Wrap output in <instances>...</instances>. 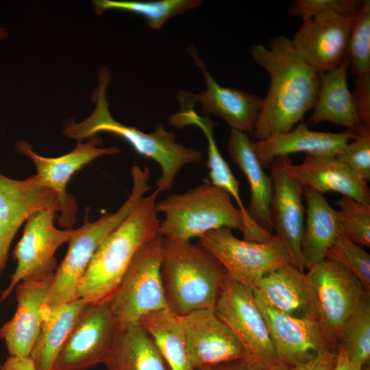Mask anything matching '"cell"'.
<instances>
[{
    "label": "cell",
    "instance_id": "obj_1",
    "mask_svg": "<svg viewBox=\"0 0 370 370\" xmlns=\"http://www.w3.org/2000/svg\"><path fill=\"white\" fill-rule=\"evenodd\" d=\"M250 54L270 77L252 134L264 140L290 131L313 108L320 73L301 58L284 36L271 38L268 46L253 45Z\"/></svg>",
    "mask_w": 370,
    "mask_h": 370
},
{
    "label": "cell",
    "instance_id": "obj_2",
    "mask_svg": "<svg viewBox=\"0 0 370 370\" xmlns=\"http://www.w3.org/2000/svg\"><path fill=\"white\" fill-rule=\"evenodd\" d=\"M110 79V70L106 66L101 68L98 73V86L91 96L95 103L94 111L80 123L73 119L67 120L63 126V134L77 142H82L99 132H109L120 136L137 153L159 164L161 174L156 182V190L159 193L170 190L184 166L202 160V151L176 142L174 133L166 131L161 123L156 126L153 132L145 133L116 121L110 114L106 99Z\"/></svg>",
    "mask_w": 370,
    "mask_h": 370
},
{
    "label": "cell",
    "instance_id": "obj_3",
    "mask_svg": "<svg viewBox=\"0 0 370 370\" xmlns=\"http://www.w3.org/2000/svg\"><path fill=\"white\" fill-rule=\"evenodd\" d=\"M156 190L145 196L131 214L101 243L79 286L78 298L88 303L108 300L133 258L159 234Z\"/></svg>",
    "mask_w": 370,
    "mask_h": 370
},
{
    "label": "cell",
    "instance_id": "obj_4",
    "mask_svg": "<svg viewBox=\"0 0 370 370\" xmlns=\"http://www.w3.org/2000/svg\"><path fill=\"white\" fill-rule=\"evenodd\" d=\"M227 275L220 262L200 245L163 238L162 281L168 308L176 314L214 308Z\"/></svg>",
    "mask_w": 370,
    "mask_h": 370
},
{
    "label": "cell",
    "instance_id": "obj_5",
    "mask_svg": "<svg viewBox=\"0 0 370 370\" xmlns=\"http://www.w3.org/2000/svg\"><path fill=\"white\" fill-rule=\"evenodd\" d=\"M132 188L128 198L114 212L90 222L88 212L82 225L68 242L66 256L57 267L44 308L52 309L78 298L82 278L99 245L137 207L149 190L150 172L134 164L131 169Z\"/></svg>",
    "mask_w": 370,
    "mask_h": 370
},
{
    "label": "cell",
    "instance_id": "obj_6",
    "mask_svg": "<svg viewBox=\"0 0 370 370\" xmlns=\"http://www.w3.org/2000/svg\"><path fill=\"white\" fill-rule=\"evenodd\" d=\"M158 213L164 215L159 232L172 242H188L217 229L245 232L244 217L223 189L205 183L180 194H171L156 204Z\"/></svg>",
    "mask_w": 370,
    "mask_h": 370
},
{
    "label": "cell",
    "instance_id": "obj_7",
    "mask_svg": "<svg viewBox=\"0 0 370 370\" xmlns=\"http://www.w3.org/2000/svg\"><path fill=\"white\" fill-rule=\"evenodd\" d=\"M162 242L159 234L139 249L109 299L121 327L168 308L161 277Z\"/></svg>",
    "mask_w": 370,
    "mask_h": 370
},
{
    "label": "cell",
    "instance_id": "obj_8",
    "mask_svg": "<svg viewBox=\"0 0 370 370\" xmlns=\"http://www.w3.org/2000/svg\"><path fill=\"white\" fill-rule=\"evenodd\" d=\"M214 310L243 345L247 362L260 370L286 369L278 360L266 321L251 289L227 274Z\"/></svg>",
    "mask_w": 370,
    "mask_h": 370
},
{
    "label": "cell",
    "instance_id": "obj_9",
    "mask_svg": "<svg viewBox=\"0 0 370 370\" xmlns=\"http://www.w3.org/2000/svg\"><path fill=\"white\" fill-rule=\"evenodd\" d=\"M199 238L198 245L214 257L234 280L251 291L266 273L291 262L284 245L275 235L267 242H252L240 239L232 230L223 227Z\"/></svg>",
    "mask_w": 370,
    "mask_h": 370
},
{
    "label": "cell",
    "instance_id": "obj_10",
    "mask_svg": "<svg viewBox=\"0 0 370 370\" xmlns=\"http://www.w3.org/2000/svg\"><path fill=\"white\" fill-rule=\"evenodd\" d=\"M306 275L316 319L328 341L338 348L345 323L367 292L351 272L328 258L314 264Z\"/></svg>",
    "mask_w": 370,
    "mask_h": 370
},
{
    "label": "cell",
    "instance_id": "obj_11",
    "mask_svg": "<svg viewBox=\"0 0 370 370\" xmlns=\"http://www.w3.org/2000/svg\"><path fill=\"white\" fill-rule=\"evenodd\" d=\"M120 328L109 299L89 303L69 332L56 357L53 370H87L103 364Z\"/></svg>",
    "mask_w": 370,
    "mask_h": 370
},
{
    "label": "cell",
    "instance_id": "obj_12",
    "mask_svg": "<svg viewBox=\"0 0 370 370\" xmlns=\"http://www.w3.org/2000/svg\"><path fill=\"white\" fill-rule=\"evenodd\" d=\"M55 213L51 210H39L26 220L22 236L12 253L16 267L8 286L1 294L0 303L10 296L21 281L54 275L58 267L55 252L76 232L73 228H57L53 223Z\"/></svg>",
    "mask_w": 370,
    "mask_h": 370
},
{
    "label": "cell",
    "instance_id": "obj_13",
    "mask_svg": "<svg viewBox=\"0 0 370 370\" xmlns=\"http://www.w3.org/2000/svg\"><path fill=\"white\" fill-rule=\"evenodd\" d=\"M102 143V139L95 135L89 138L86 143L78 142L71 151L56 158L37 154L25 140H19L15 145L17 153L27 156L32 160L36 171L35 175L40 182L56 193L61 208L58 222L64 229L72 228L77 210L75 198L66 190L71 177L95 159L120 152L119 149L115 146L99 147Z\"/></svg>",
    "mask_w": 370,
    "mask_h": 370
},
{
    "label": "cell",
    "instance_id": "obj_14",
    "mask_svg": "<svg viewBox=\"0 0 370 370\" xmlns=\"http://www.w3.org/2000/svg\"><path fill=\"white\" fill-rule=\"evenodd\" d=\"M188 356L194 370H210L247 354L236 336L214 308L201 309L181 317Z\"/></svg>",
    "mask_w": 370,
    "mask_h": 370
},
{
    "label": "cell",
    "instance_id": "obj_15",
    "mask_svg": "<svg viewBox=\"0 0 370 370\" xmlns=\"http://www.w3.org/2000/svg\"><path fill=\"white\" fill-rule=\"evenodd\" d=\"M43 209L55 212L61 210L56 193L36 175L16 180L0 173V277L17 231L32 214Z\"/></svg>",
    "mask_w": 370,
    "mask_h": 370
},
{
    "label": "cell",
    "instance_id": "obj_16",
    "mask_svg": "<svg viewBox=\"0 0 370 370\" xmlns=\"http://www.w3.org/2000/svg\"><path fill=\"white\" fill-rule=\"evenodd\" d=\"M255 299L266 321L278 360L285 369L308 362L320 354L338 352V348L326 338L317 319L294 317Z\"/></svg>",
    "mask_w": 370,
    "mask_h": 370
},
{
    "label": "cell",
    "instance_id": "obj_17",
    "mask_svg": "<svg viewBox=\"0 0 370 370\" xmlns=\"http://www.w3.org/2000/svg\"><path fill=\"white\" fill-rule=\"evenodd\" d=\"M354 18L327 13L304 21L291 39L293 47L319 73L334 69L347 56Z\"/></svg>",
    "mask_w": 370,
    "mask_h": 370
},
{
    "label": "cell",
    "instance_id": "obj_18",
    "mask_svg": "<svg viewBox=\"0 0 370 370\" xmlns=\"http://www.w3.org/2000/svg\"><path fill=\"white\" fill-rule=\"evenodd\" d=\"M271 164L272 197L269 208L271 229L284 245L291 262L305 270L301 253L305 219L302 199L304 186L283 170L278 159Z\"/></svg>",
    "mask_w": 370,
    "mask_h": 370
},
{
    "label": "cell",
    "instance_id": "obj_19",
    "mask_svg": "<svg viewBox=\"0 0 370 370\" xmlns=\"http://www.w3.org/2000/svg\"><path fill=\"white\" fill-rule=\"evenodd\" d=\"M180 110L169 118V123L177 129L194 125L204 134L208 143L207 167L211 184L225 190L236 201L245 219L246 230L244 240L264 243L270 241L273 234L262 229L249 216L240 195V183L234 176L229 164L221 155L216 143L214 129L217 122L212 121L208 116H201L194 110V104L190 101L180 103Z\"/></svg>",
    "mask_w": 370,
    "mask_h": 370
},
{
    "label": "cell",
    "instance_id": "obj_20",
    "mask_svg": "<svg viewBox=\"0 0 370 370\" xmlns=\"http://www.w3.org/2000/svg\"><path fill=\"white\" fill-rule=\"evenodd\" d=\"M278 159L283 170L304 187L323 194L336 192L357 201L370 204L367 182L335 156L306 154L303 162L293 164L290 156Z\"/></svg>",
    "mask_w": 370,
    "mask_h": 370
},
{
    "label": "cell",
    "instance_id": "obj_21",
    "mask_svg": "<svg viewBox=\"0 0 370 370\" xmlns=\"http://www.w3.org/2000/svg\"><path fill=\"white\" fill-rule=\"evenodd\" d=\"M53 277L24 280L14 287L16 310L0 328V338L4 341L9 356H29L42 325Z\"/></svg>",
    "mask_w": 370,
    "mask_h": 370
},
{
    "label": "cell",
    "instance_id": "obj_22",
    "mask_svg": "<svg viewBox=\"0 0 370 370\" xmlns=\"http://www.w3.org/2000/svg\"><path fill=\"white\" fill-rule=\"evenodd\" d=\"M188 52L201 71L206 86L204 91L193 94L194 103L201 105L206 116L212 114L223 120L231 130L253 134L262 98L243 90L222 86L210 74L196 49L189 47Z\"/></svg>",
    "mask_w": 370,
    "mask_h": 370
},
{
    "label": "cell",
    "instance_id": "obj_23",
    "mask_svg": "<svg viewBox=\"0 0 370 370\" xmlns=\"http://www.w3.org/2000/svg\"><path fill=\"white\" fill-rule=\"evenodd\" d=\"M252 291L256 299L278 311L317 319L306 273L291 262L266 273Z\"/></svg>",
    "mask_w": 370,
    "mask_h": 370
},
{
    "label": "cell",
    "instance_id": "obj_24",
    "mask_svg": "<svg viewBox=\"0 0 370 370\" xmlns=\"http://www.w3.org/2000/svg\"><path fill=\"white\" fill-rule=\"evenodd\" d=\"M356 136V134L350 131L333 133L311 130L307 124L301 121L288 132L252 141V146L259 162L265 169L275 159L290 156L292 153L336 156Z\"/></svg>",
    "mask_w": 370,
    "mask_h": 370
},
{
    "label": "cell",
    "instance_id": "obj_25",
    "mask_svg": "<svg viewBox=\"0 0 370 370\" xmlns=\"http://www.w3.org/2000/svg\"><path fill=\"white\" fill-rule=\"evenodd\" d=\"M349 61L345 57L336 67L320 73V84L312 112L308 123L317 125L329 121L358 134L365 127L347 84Z\"/></svg>",
    "mask_w": 370,
    "mask_h": 370
},
{
    "label": "cell",
    "instance_id": "obj_26",
    "mask_svg": "<svg viewBox=\"0 0 370 370\" xmlns=\"http://www.w3.org/2000/svg\"><path fill=\"white\" fill-rule=\"evenodd\" d=\"M306 217L301 238L304 269L309 270L325 258L327 251L342 234L336 210L323 194L304 188Z\"/></svg>",
    "mask_w": 370,
    "mask_h": 370
},
{
    "label": "cell",
    "instance_id": "obj_27",
    "mask_svg": "<svg viewBox=\"0 0 370 370\" xmlns=\"http://www.w3.org/2000/svg\"><path fill=\"white\" fill-rule=\"evenodd\" d=\"M227 151L249 183L251 199L247 210L249 216L262 229L272 233L269 217L272 182L254 152L252 141L247 134L231 130Z\"/></svg>",
    "mask_w": 370,
    "mask_h": 370
},
{
    "label": "cell",
    "instance_id": "obj_28",
    "mask_svg": "<svg viewBox=\"0 0 370 370\" xmlns=\"http://www.w3.org/2000/svg\"><path fill=\"white\" fill-rule=\"evenodd\" d=\"M103 364L106 370H171L155 341L139 323L121 327Z\"/></svg>",
    "mask_w": 370,
    "mask_h": 370
},
{
    "label": "cell",
    "instance_id": "obj_29",
    "mask_svg": "<svg viewBox=\"0 0 370 370\" xmlns=\"http://www.w3.org/2000/svg\"><path fill=\"white\" fill-rule=\"evenodd\" d=\"M88 304L79 298L52 309L44 308L42 325L29 354L36 370H53L69 332Z\"/></svg>",
    "mask_w": 370,
    "mask_h": 370
},
{
    "label": "cell",
    "instance_id": "obj_30",
    "mask_svg": "<svg viewBox=\"0 0 370 370\" xmlns=\"http://www.w3.org/2000/svg\"><path fill=\"white\" fill-rule=\"evenodd\" d=\"M138 323L152 337L171 370H194L180 316L167 308L145 315Z\"/></svg>",
    "mask_w": 370,
    "mask_h": 370
},
{
    "label": "cell",
    "instance_id": "obj_31",
    "mask_svg": "<svg viewBox=\"0 0 370 370\" xmlns=\"http://www.w3.org/2000/svg\"><path fill=\"white\" fill-rule=\"evenodd\" d=\"M94 11L97 15L110 10L130 12L143 16L149 26L160 29L171 17L183 14L197 7L200 0H160L142 1H93Z\"/></svg>",
    "mask_w": 370,
    "mask_h": 370
},
{
    "label": "cell",
    "instance_id": "obj_32",
    "mask_svg": "<svg viewBox=\"0 0 370 370\" xmlns=\"http://www.w3.org/2000/svg\"><path fill=\"white\" fill-rule=\"evenodd\" d=\"M338 345L354 365L364 369L370 358V293H365L343 328Z\"/></svg>",
    "mask_w": 370,
    "mask_h": 370
},
{
    "label": "cell",
    "instance_id": "obj_33",
    "mask_svg": "<svg viewBox=\"0 0 370 370\" xmlns=\"http://www.w3.org/2000/svg\"><path fill=\"white\" fill-rule=\"evenodd\" d=\"M347 56L354 78L370 75V1L362 0L350 34Z\"/></svg>",
    "mask_w": 370,
    "mask_h": 370
},
{
    "label": "cell",
    "instance_id": "obj_34",
    "mask_svg": "<svg viewBox=\"0 0 370 370\" xmlns=\"http://www.w3.org/2000/svg\"><path fill=\"white\" fill-rule=\"evenodd\" d=\"M336 205L342 234L361 247L370 246V204L342 196Z\"/></svg>",
    "mask_w": 370,
    "mask_h": 370
},
{
    "label": "cell",
    "instance_id": "obj_35",
    "mask_svg": "<svg viewBox=\"0 0 370 370\" xmlns=\"http://www.w3.org/2000/svg\"><path fill=\"white\" fill-rule=\"evenodd\" d=\"M325 258L336 261L351 272L370 293V255L362 247L341 234L327 251Z\"/></svg>",
    "mask_w": 370,
    "mask_h": 370
},
{
    "label": "cell",
    "instance_id": "obj_36",
    "mask_svg": "<svg viewBox=\"0 0 370 370\" xmlns=\"http://www.w3.org/2000/svg\"><path fill=\"white\" fill-rule=\"evenodd\" d=\"M362 3L360 0H297L290 5L288 13L304 21L327 13L355 17Z\"/></svg>",
    "mask_w": 370,
    "mask_h": 370
},
{
    "label": "cell",
    "instance_id": "obj_37",
    "mask_svg": "<svg viewBox=\"0 0 370 370\" xmlns=\"http://www.w3.org/2000/svg\"><path fill=\"white\" fill-rule=\"evenodd\" d=\"M336 157L359 177L370 180V127L356 134Z\"/></svg>",
    "mask_w": 370,
    "mask_h": 370
},
{
    "label": "cell",
    "instance_id": "obj_38",
    "mask_svg": "<svg viewBox=\"0 0 370 370\" xmlns=\"http://www.w3.org/2000/svg\"><path fill=\"white\" fill-rule=\"evenodd\" d=\"M352 94L358 114L364 126L370 127V75L354 78Z\"/></svg>",
    "mask_w": 370,
    "mask_h": 370
},
{
    "label": "cell",
    "instance_id": "obj_39",
    "mask_svg": "<svg viewBox=\"0 0 370 370\" xmlns=\"http://www.w3.org/2000/svg\"><path fill=\"white\" fill-rule=\"evenodd\" d=\"M337 352L320 354L308 362L287 368L286 370H333Z\"/></svg>",
    "mask_w": 370,
    "mask_h": 370
},
{
    "label": "cell",
    "instance_id": "obj_40",
    "mask_svg": "<svg viewBox=\"0 0 370 370\" xmlns=\"http://www.w3.org/2000/svg\"><path fill=\"white\" fill-rule=\"evenodd\" d=\"M0 370H36V369L29 356H9L1 365Z\"/></svg>",
    "mask_w": 370,
    "mask_h": 370
},
{
    "label": "cell",
    "instance_id": "obj_41",
    "mask_svg": "<svg viewBox=\"0 0 370 370\" xmlns=\"http://www.w3.org/2000/svg\"><path fill=\"white\" fill-rule=\"evenodd\" d=\"M333 370H364L354 365L348 358L343 349L338 345L337 358Z\"/></svg>",
    "mask_w": 370,
    "mask_h": 370
},
{
    "label": "cell",
    "instance_id": "obj_42",
    "mask_svg": "<svg viewBox=\"0 0 370 370\" xmlns=\"http://www.w3.org/2000/svg\"><path fill=\"white\" fill-rule=\"evenodd\" d=\"M210 370H260L245 360H236L218 366Z\"/></svg>",
    "mask_w": 370,
    "mask_h": 370
},
{
    "label": "cell",
    "instance_id": "obj_43",
    "mask_svg": "<svg viewBox=\"0 0 370 370\" xmlns=\"http://www.w3.org/2000/svg\"><path fill=\"white\" fill-rule=\"evenodd\" d=\"M8 36V29L0 26V40L5 38Z\"/></svg>",
    "mask_w": 370,
    "mask_h": 370
},
{
    "label": "cell",
    "instance_id": "obj_44",
    "mask_svg": "<svg viewBox=\"0 0 370 370\" xmlns=\"http://www.w3.org/2000/svg\"><path fill=\"white\" fill-rule=\"evenodd\" d=\"M1 363H0V369H1Z\"/></svg>",
    "mask_w": 370,
    "mask_h": 370
}]
</instances>
